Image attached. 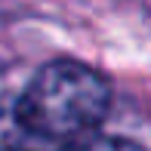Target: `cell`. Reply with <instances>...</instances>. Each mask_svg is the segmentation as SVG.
<instances>
[{
	"instance_id": "6da1fadb",
	"label": "cell",
	"mask_w": 151,
	"mask_h": 151,
	"mask_svg": "<svg viewBox=\"0 0 151 151\" xmlns=\"http://www.w3.org/2000/svg\"><path fill=\"white\" fill-rule=\"evenodd\" d=\"M111 108V86L96 68L56 59L16 102L0 105V151H40L86 139Z\"/></svg>"
},
{
	"instance_id": "7a4b0ae2",
	"label": "cell",
	"mask_w": 151,
	"mask_h": 151,
	"mask_svg": "<svg viewBox=\"0 0 151 151\" xmlns=\"http://www.w3.org/2000/svg\"><path fill=\"white\" fill-rule=\"evenodd\" d=\"M65 151H145V148L129 139H117V136H86L74 145H65Z\"/></svg>"
}]
</instances>
